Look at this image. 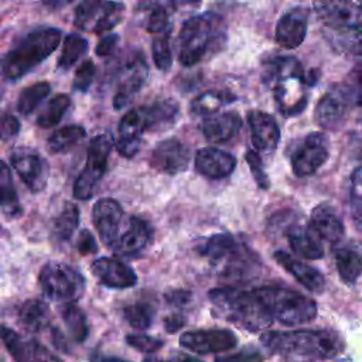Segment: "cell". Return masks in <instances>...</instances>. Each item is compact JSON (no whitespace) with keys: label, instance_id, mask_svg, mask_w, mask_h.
Here are the masks:
<instances>
[{"label":"cell","instance_id":"d590c367","mask_svg":"<svg viewBox=\"0 0 362 362\" xmlns=\"http://www.w3.org/2000/svg\"><path fill=\"white\" fill-rule=\"evenodd\" d=\"M61 317L76 342H83L89 334V324L85 313L74 303H65L61 307Z\"/></svg>","mask_w":362,"mask_h":362},{"label":"cell","instance_id":"e0dca14e","mask_svg":"<svg viewBox=\"0 0 362 362\" xmlns=\"http://www.w3.org/2000/svg\"><path fill=\"white\" fill-rule=\"evenodd\" d=\"M250 140L253 150L263 156H272L280 141V127L276 119L263 110L253 109L247 112Z\"/></svg>","mask_w":362,"mask_h":362},{"label":"cell","instance_id":"680465c9","mask_svg":"<svg viewBox=\"0 0 362 362\" xmlns=\"http://www.w3.org/2000/svg\"><path fill=\"white\" fill-rule=\"evenodd\" d=\"M143 362H167V361H160V359H156V358H146Z\"/></svg>","mask_w":362,"mask_h":362},{"label":"cell","instance_id":"8fae6325","mask_svg":"<svg viewBox=\"0 0 362 362\" xmlns=\"http://www.w3.org/2000/svg\"><path fill=\"white\" fill-rule=\"evenodd\" d=\"M329 157V140L321 132L308 133L290 157L294 175L303 178L315 174Z\"/></svg>","mask_w":362,"mask_h":362},{"label":"cell","instance_id":"5b68a950","mask_svg":"<svg viewBox=\"0 0 362 362\" xmlns=\"http://www.w3.org/2000/svg\"><path fill=\"white\" fill-rule=\"evenodd\" d=\"M314 10L325 27L328 42L338 52L361 54L362 13L358 3L322 1L315 3Z\"/></svg>","mask_w":362,"mask_h":362},{"label":"cell","instance_id":"f5cc1de1","mask_svg":"<svg viewBox=\"0 0 362 362\" xmlns=\"http://www.w3.org/2000/svg\"><path fill=\"white\" fill-rule=\"evenodd\" d=\"M76 249L81 255H90V253L98 252V243H96L90 230L82 229L79 232L78 242H76Z\"/></svg>","mask_w":362,"mask_h":362},{"label":"cell","instance_id":"ba28073f","mask_svg":"<svg viewBox=\"0 0 362 362\" xmlns=\"http://www.w3.org/2000/svg\"><path fill=\"white\" fill-rule=\"evenodd\" d=\"M359 100V75H356L354 82L337 83L320 98L314 109V119L322 129L338 130Z\"/></svg>","mask_w":362,"mask_h":362},{"label":"cell","instance_id":"ac0fdd59","mask_svg":"<svg viewBox=\"0 0 362 362\" xmlns=\"http://www.w3.org/2000/svg\"><path fill=\"white\" fill-rule=\"evenodd\" d=\"M308 30V10L297 6L280 16L274 27L276 42L286 48L294 49L303 44Z\"/></svg>","mask_w":362,"mask_h":362},{"label":"cell","instance_id":"c3c4849f","mask_svg":"<svg viewBox=\"0 0 362 362\" xmlns=\"http://www.w3.org/2000/svg\"><path fill=\"white\" fill-rule=\"evenodd\" d=\"M126 342L132 348H134L143 354H154L158 349H161L164 345V341L154 338L151 335H147V334H129L126 337Z\"/></svg>","mask_w":362,"mask_h":362},{"label":"cell","instance_id":"6da1fadb","mask_svg":"<svg viewBox=\"0 0 362 362\" xmlns=\"http://www.w3.org/2000/svg\"><path fill=\"white\" fill-rule=\"evenodd\" d=\"M266 82L272 83L277 110L284 117L300 115L308 103V88L318 82L317 69L305 71L291 55H272L263 62Z\"/></svg>","mask_w":362,"mask_h":362},{"label":"cell","instance_id":"8d00e7d4","mask_svg":"<svg viewBox=\"0 0 362 362\" xmlns=\"http://www.w3.org/2000/svg\"><path fill=\"white\" fill-rule=\"evenodd\" d=\"M88 51V41L76 34H68L62 44V51L57 62V68L61 71H68L76 61L85 55Z\"/></svg>","mask_w":362,"mask_h":362},{"label":"cell","instance_id":"60d3db41","mask_svg":"<svg viewBox=\"0 0 362 362\" xmlns=\"http://www.w3.org/2000/svg\"><path fill=\"white\" fill-rule=\"evenodd\" d=\"M147 7V16H146V30L148 33L160 34L165 30H168L170 25V14H171V3H148L144 4Z\"/></svg>","mask_w":362,"mask_h":362},{"label":"cell","instance_id":"9a60e30c","mask_svg":"<svg viewBox=\"0 0 362 362\" xmlns=\"http://www.w3.org/2000/svg\"><path fill=\"white\" fill-rule=\"evenodd\" d=\"M0 339L16 362H62L47 346L35 339L23 338L10 327L0 325Z\"/></svg>","mask_w":362,"mask_h":362},{"label":"cell","instance_id":"11a10c76","mask_svg":"<svg viewBox=\"0 0 362 362\" xmlns=\"http://www.w3.org/2000/svg\"><path fill=\"white\" fill-rule=\"evenodd\" d=\"M185 325V317L182 314H171L164 318V328L167 332L174 334Z\"/></svg>","mask_w":362,"mask_h":362},{"label":"cell","instance_id":"db71d44e","mask_svg":"<svg viewBox=\"0 0 362 362\" xmlns=\"http://www.w3.org/2000/svg\"><path fill=\"white\" fill-rule=\"evenodd\" d=\"M164 298L170 305L181 308V307H185L191 301L192 293L188 290H184V288H175V290L167 291L164 294Z\"/></svg>","mask_w":362,"mask_h":362},{"label":"cell","instance_id":"d6a6232c","mask_svg":"<svg viewBox=\"0 0 362 362\" xmlns=\"http://www.w3.org/2000/svg\"><path fill=\"white\" fill-rule=\"evenodd\" d=\"M335 266L341 280L346 284H355L361 276L359 252L349 246H342L335 250Z\"/></svg>","mask_w":362,"mask_h":362},{"label":"cell","instance_id":"ab89813d","mask_svg":"<svg viewBox=\"0 0 362 362\" xmlns=\"http://www.w3.org/2000/svg\"><path fill=\"white\" fill-rule=\"evenodd\" d=\"M156 310L147 301H136L123 308V317L130 327L136 329H147L151 327Z\"/></svg>","mask_w":362,"mask_h":362},{"label":"cell","instance_id":"f907efd6","mask_svg":"<svg viewBox=\"0 0 362 362\" xmlns=\"http://www.w3.org/2000/svg\"><path fill=\"white\" fill-rule=\"evenodd\" d=\"M20 132V122L13 115H3L0 117V139L8 140L13 139Z\"/></svg>","mask_w":362,"mask_h":362},{"label":"cell","instance_id":"ffe728a7","mask_svg":"<svg viewBox=\"0 0 362 362\" xmlns=\"http://www.w3.org/2000/svg\"><path fill=\"white\" fill-rule=\"evenodd\" d=\"M146 132L141 107H133L126 112L117 126V136L113 144L117 153L124 158L134 157L141 146L143 133Z\"/></svg>","mask_w":362,"mask_h":362},{"label":"cell","instance_id":"44dd1931","mask_svg":"<svg viewBox=\"0 0 362 362\" xmlns=\"http://www.w3.org/2000/svg\"><path fill=\"white\" fill-rule=\"evenodd\" d=\"M96 280L109 288H129L137 283L136 272L116 257H99L90 264Z\"/></svg>","mask_w":362,"mask_h":362},{"label":"cell","instance_id":"52a82bcc","mask_svg":"<svg viewBox=\"0 0 362 362\" xmlns=\"http://www.w3.org/2000/svg\"><path fill=\"white\" fill-rule=\"evenodd\" d=\"M253 291L273 321H279L283 325H301L317 317L315 301L297 290L280 284H266L253 288Z\"/></svg>","mask_w":362,"mask_h":362},{"label":"cell","instance_id":"f1b7e54d","mask_svg":"<svg viewBox=\"0 0 362 362\" xmlns=\"http://www.w3.org/2000/svg\"><path fill=\"white\" fill-rule=\"evenodd\" d=\"M240 240L236 236L222 232L201 239L195 250L199 256L205 257L212 264H222L239 246Z\"/></svg>","mask_w":362,"mask_h":362},{"label":"cell","instance_id":"cb8c5ba5","mask_svg":"<svg viewBox=\"0 0 362 362\" xmlns=\"http://www.w3.org/2000/svg\"><path fill=\"white\" fill-rule=\"evenodd\" d=\"M274 262L283 267L288 274H291L301 286H304L311 293H322L325 288V279L321 272L311 264L298 260L283 250H276L273 253Z\"/></svg>","mask_w":362,"mask_h":362},{"label":"cell","instance_id":"836d02e7","mask_svg":"<svg viewBox=\"0 0 362 362\" xmlns=\"http://www.w3.org/2000/svg\"><path fill=\"white\" fill-rule=\"evenodd\" d=\"M86 136V130L81 124H68L55 130L47 140V147L51 153L58 154L68 151Z\"/></svg>","mask_w":362,"mask_h":362},{"label":"cell","instance_id":"9c48e42d","mask_svg":"<svg viewBox=\"0 0 362 362\" xmlns=\"http://www.w3.org/2000/svg\"><path fill=\"white\" fill-rule=\"evenodd\" d=\"M113 148V139L107 132L95 134L88 146L86 163L74 182V197L79 201L90 199L107 168V158Z\"/></svg>","mask_w":362,"mask_h":362},{"label":"cell","instance_id":"4316f807","mask_svg":"<svg viewBox=\"0 0 362 362\" xmlns=\"http://www.w3.org/2000/svg\"><path fill=\"white\" fill-rule=\"evenodd\" d=\"M242 129V119L236 112H222L205 117L199 126L202 136L211 143H225Z\"/></svg>","mask_w":362,"mask_h":362},{"label":"cell","instance_id":"9f6ffc18","mask_svg":"<svg viewBox=\"0 0 362 362\" xmlns=\"http://www.w3.org/2000/svg\"><path fill=\"white\" fill-rule=\"evenodd\" d=\"M173 362H202L201 359L187 355V354H181V352H175V355L173 356Z\"/></svg>","mask_w":362,"mask_h":362},{"label":"cell","instance_id":"f35d334b","mask_svg":"<svg viewBox=\"0 0 362 362\" xmlns=\"http://www.w3.org/2000/svg\"><path fill=\"white\" fill-rule=\"evenodd\" d=\"M49 92H51V85L45 81L37 82L34 85L24 88L17 100L18 112L24 116L31 115L38 107V105L48 96Z\"/></svg>","mask_w":362,"mask_h":362},{"label":"cell","instance_id":"83f0119b","mask_svg":"<svg viewBox=\"0 0 362 362\" xmlns=\"http://www.w3.org/2000/svg\"><path fill=\"white\" fill-rule=\"evenodd\" d=\"M140 107L148 132H164L173 127L180 116V106L174 99H160Z\"/></svg>","mask_w":362,"mask_h":362},{"label":"cell","instance_id":"7c38bea8","mask_svg":"<svg viewBox=\"0 0 362 362\" xmlns=\"http://www.w3.org/2000/svg\"><path fill=\"white\" fill-rule=\"evenodd\" d=\"M148 76V65L141 52L132 55L122 66L119 83L113 95V107L116 110L127 106L141 90Z\"/></svg>","mask_w":362,"mask_h":362},{"label":"cell","instance_id":"74e56055","mask_svg":"<svg viewBox=\"0 0 362 362\" xmlns=\"http://www.w3.org/2000/svg\"><path fill=\"white\" fill-rule=\"evenodd\" d=\"M69 106H71V98L68 95L58 93L52 96L45 105V107L41 110V113L38 115L37 124L44 129L58 124Z\"/></svg>","mask_w":362,"mask_h":362},{"label":"cell","instance_id":"d4e9b609","mask_svg":"<svg viewBox=\"0 0 362 362\" xmlns=\"http://www.w3.org/2000/svg\"><path fill=\"white\" fill-rule=\"evenodd\" d=\"M308 226L320 239L332 245L338 243L345 233L342 218L332 205L325 202L313 208Z\"/></svg>","mask_w":362,"mask_h":362},{"label":"cell","instance_id":"484cf974","mask_svg":"<svg viewBox=\"0 0 362 362\" xmlns=\"http://www.w3.org/2000/svg\"><path fill=\"white\" fill-rule=\"evenodd\" d=\"M287 226H288L286 229L287 242L290 249L296 255L310 260H317L324 256L322 242L310 226L301 225L297 222H291Z\"/></svg>","mask_w":362,"mask_h":362},{"label":"cell","instance_id":"bcb514c9","mask_svg":"<svg viewBox=\"0 0 362 362\" xmlns=\"http://www.w3.org/2000/svg\"><path fill=\"white\" fill-rule=\"evenodd\" d=\"M95 75H96V66H95L93 61L92 59L83 61L75 71L74 82H72L74 90L85 93L90 88V85L95 79Z\"/></svg>","mask_w":362,"mask_h":362},{"label":"cell","instance_id":"7dc6e473","mask_svg":"<svg viewBox=\"0 0 362 362\" xmlns=\"http://www.w3.org/2000/svg\"><path fill=\"white\" fill-rule=\"evenodd\" d=\"M349 205L355 225L361 226V167L358 165L351 174V189H349Z\"/></svg>","mask_w":362,"mask_h":362},{"label":"cell","instance_id":"1f68e13d","mask_svg":"<svg viewBox=\"0 0 362 362\" xmlns=\"http://www.w3.org/2000/svg\"><path fill=\"white\" fill-rule=\"evenodd\" d=\"M0 209L8 218L18 216L21 214V205L18 201L17 189L14 187L13 175L4 161L0 160Z\"/></svg>","mask_w":362,"mask_h":362},{"label":"cell","instance_id":"3957f363","mask_svg":"<svg viewBox=\"0 0 362 362\" xmlns=\"http://www.w3.org/2000/svg\"><path fill=\"white\" fill-rule=\"evenodd\" d=\"M226 21L214 11L187 18L178 34L180 64L194 66L218 54L226 44Z\"/></svg>","mask_w":362,"mask_h":362},{"label":"cell","instance_id":"4dcf8cb0","mask_svg":"<svg viewBox=\"0 0 362 362\" xmlns=\"http://www.w3.org/2000/svg\"><path fill=\"white\" fill-rule=\"evenodd\" d=\"M18 318L27 329L38 332L49 325L51 314L48 305L42 300L31 298L21 305L18 311Z\"/></svg>","mask_w":362,"mask_h":362},{"label":"cell","instance_id":"ee69618b","mask_svg":"<svg viewBox=\"0 0 362 362\" xmlns=\"http://www.w3.org/2000/svg\"><path fill=\"white\" fill-rule=\"evenodd\" d=\"M102 7L103 1L99 0H86L79 3L74 11V24L83 31H92L102 13Z\"/></svg>","mask_w":362,"mask_h":362},{"label":"cell","instance_id":"f6af8a7d","mask_svg":"<svg viewBox=\"0 0 362 362\" xmlns=\"http://www.w3.org/2000/svg\"><path fill=\"white\" fill-rule=\"evenodd\" d=\"M245 158H246V163L250 168V173H252V177L253 180L256 181L257 187L260 189H269L270 188V180H269V175L264 170V164H263V160H262V156L257 154L253 148H249L245 154Z\"/></svg>","mask_w":362,"mask_h":362},{"label":"cell","instance_id":"277c9868","mask_svg":"<svg viewBox=\"0 0 362 362\" xmlns=\"http://www.w3.org/2000/svg\"><path fill=\"white\" fill-rule=\"evenodd\" d=\"M208 297L218 317L243 329L260 332L273 324V318L253 290L233 286L216 287L209 290Z\"/></svg>","mask_w":362,"mask_h":362},{"label":"cell","instance_id":"5bb4252c","mask_svg":"<svg viewBox=\"0 0 362 362\" xmlns=\"http://www.w3.org/2000/svg\"><path fill=\"white\" fill-rule=\"evenodd\" d=\"M191 160L189 148L175 137L161 140L151 151L150 165L158 173L175 175L188 168Z\"/></svg>","mask_w":362,"mask_h":362},{"label":"cell","instance_id":"8992f818","mask_svg":"<svg viewBox=\"0 0 362 362\" xmlns=\"http://www.w3.org/2000/svg\"><path fill=\"white\" fill-rule=\"evenodd\" d=\"M61 30L47 27L23 37L0 58V75L6 79H18L48 58L59 45Z\"/></svg>","mask_w":362,"mask_h":362},{"label":"cell","instance_id":"603a6c76","mask_svg":"<svg viewBox=\"0 0 362 362\" xmlns=\"http://www.w3.org/2000/svg\"><path fill=\"white\" fill-rule=\"evenodd\" d=\"M194 165L201 175L209 180H222L233 173L236 158L233 154L225 150L216 147H204L197 151Z\"/></svg>","mask_w":362,"mask_h":362},{"label":"cell","instance_id":"30bf717a","mask_svg":"<svg viewBox=\"0 0 362 362\" xmlns=\"http://www.w3.org/2000/svg\"><path fill=\"white\" fill-rule=\"evenodd\" d=\"M38 281L45 297L54 301L74 303L85 293V277L72 266L48 262L40 272Z\"/></svg>","mask_w":362,"mask_h":362},{"label":"cell","instance_id":"7402d4cb","mask_svg":"<svg viewBox=\"0 0 362 362\" xmlns=\"http://www.w3.org/2000/svg\"><path fill=\"white\" fill-rule=\"evenodd\" d=\"M153 238V229L147 219L141 216H130L127 228L122 235L117 236L112 250L117 256L132 257L143 252Z\"/></svg>","mask_w":362,"mask_h":362},{"label":"cell","instance_id":"4fadbf2b","mask_svg":"<svg viewBox=\"0 0 362 362\" xmlns=\"http://www.w3.org/2000/svg\"><path fill=\"white\" fill-rule=\"evenodd\" d=\"M236 344V335L223 328L194 329L187 331L180 337V345L198 355L221 354L235 348Z\"/></svg>","mask_w":362,"mask_h":362},{"label":"cell","instance_id":"7bdbcfd3","mask_svg":"<svg viewBox=\"0 0 362 362\" xmlns=\"http://www.w3.org/2000/svg\"><path fill=\"white\" fill-rule=\"evenodd\" d=\"M124 4L120 1H103L102 13L95 23L92 33L93 34H105L113 30L123 18Z\"/></svg>","mask_w":362,"mask_h":362},{"label":"cell","instance_id":"816d5d0a","mask_svg":"<svg viewBox=\"0 0 362 362\" xmlns=\"http://www.w3.org/2000/svg\"><path fill=\"white\" fill-rule=\"evenodd\" d=\"M117 44H119V35H117V34L112 33V34L103 35V37L99 40V42H98V45H96V48H95V52H96V55L100 57V58H102V57H110V55H113V52L116 51Z\"/></svg>","mask_w":362,"mask_h":362},{"label":"cell","instance_id":"7a4b0ae2","mask_svg":"<svg viewBox=\"0 0 362 362\" xmlns=\"http://www.w3.org/2000/svg\"><path fill=\"white\" fill-rule=\"evenodd\" d=\"M260 342L272 354L297 359H331L344 351L342 338L325 328L266 331Z\"/></svg>","mask_w":362,"mask_h":362},{"label":"cell","instance_id":"f546056e","mask_svg":"<svg viewBox=\"0 0 362 362\" xmlns=\"http://www.w3.org/2000/svg\"><path fill=\"white\" fill-rule=\"evenodd\" d=\"M236 99L229 90H206L195 96L189 103V110L195 116L209 117L218 113L219 109L232 103Z\"/></svg>","mask_w":362,"mask_h":362},{"label":"cell","instance_id":"2e32d148","mask_svg":"<svg viewBox=\"0 0 362 362\" xmlns=\"http://www.w3.org/2000/svg\"><path fill=\"white\" fill-rule=\"evenodd\" d=\"M11 164L33 192H40L45 188L49 168L42 156L30 148H18L11 154Z\"/></svg>","mask_w":362,"mask_h":362},{"label":"cell","instance_id":"681fc988","mask_svg":"<svg viewBox=\"0 0 362 362\" xmlns=\"http://www.w3.org/2000/svg\"><path fill=\"white\" fill-rule=\"evenodd\" d=\"M264 356L256 349H242L235 354L216 356L215 362H260Z\"/></svg>","mask_w":362,"mask_h":362},{"label":"cell","instance_id":"d6986e66","mask_svg":"<svg viewBox=\"0 0 362 362\" xmlns=\"http://www.w3.org/2000/svg\"><path fill=\"white\" fill-rule=\"evenodd\" d=\"M122 219L123 208L119 201L105 197L95 202L92 208V222L103 245L109 247L115 245L119 236Z\"/></svg>","mask_w":362,"mask_h":362},{"label":"cell","instance_id":"6f0895ef","mask_svg":"<svg viewBox=\"0 0 362 362\" xmlns=\"http://www.w3.org/2000/svg\"><path fill=\"white\" fill-rule=\"evenodd\" d=\"M100 362H129V361L120 359V358H117V356H102V358H100Z\"/></svg>","mask_w":362,"mask_h":362},{"label":"cell","instance_id":"b9f144b4","mask_svg":"<svg viewBox=\"0 0 362 362\" xmlns=\"http://www.w3.org/2000/svg\"><path fill=\"white\" fill-rule=\"evenodd\" d=\"M171 27L160 34H157L151 41V55L157 69L167 72L173 65V51L170 44Z\"/></svg>","mask_w":362,"mask_h":362},{"label":"cell","instance_id":"e575fe53","mask_svg":"<svg viewBox=\"0 0 362 362\" xmlns=\"http://www.w3.org/2000/svg\"><path fill=\"white\" fill-rule=\"evenodd\" d=\"M78 225H79V208L72 202H66L62 211L59 212V215L54 221V225H52L54 239H57L58 242H68L75 233Z\"/></svg>","mask_w":362,"mask_h":362}]
</instances>
